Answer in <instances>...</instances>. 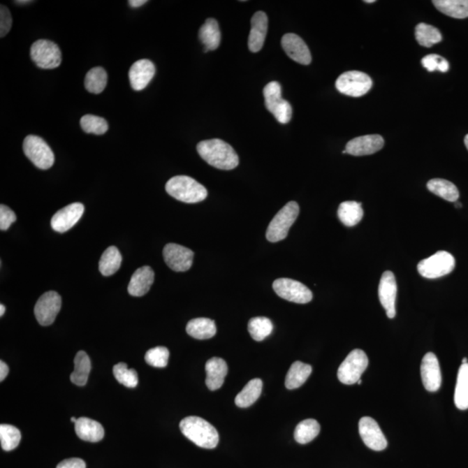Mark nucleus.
I'll return each mask as SVG.
<instances>
[{
	"label": "nucleus",
	"instance_id": "1",
	"mask_svg": "<svg viewBox=\"0 0 468 468\" xmlns=\"http://www.w3.org/2000/svg\"><path fill=\"white\" fill-rule=\"evenodd\" d=\"M197 152L208 164L221 170H232L240 160L231 145L219 139L203 140L198 143Z\"/></svg>",
	"mask_w": 468,
	"mask_h": 468
},
{
	"label": "nucleus",
	"instance_id": "2",
	"mask_svg": "<svg viewBox=\"0 0 468 468\" xmlns=\"http://www.w3.org/2000/svg\"><path fill=\"white\" fill-rule=\"evenodd\" d=\"M180 430L185 437L200 448L212 449L219 444L218 431L200 417H186L180 423Z\"/></svg>",
	"mask_w": 468,
	"mask_h": 468
},
{
	"label": "nucleus",
	"instance_id": "3",
	"mask_svg": "<svg viewBox=\"0 0 468 468\" xmlns=\"http://www.w3.org/2000/svg\"><path fill=\"white\" fill-rule=\"evenodd\" d=\"M169 196L185 203H198L207 197L206 187L186 175L171 178L165 187Z\"/></svg>",
	"mask_w": 468,
	"mask_h": 468
},
{
	"label": "nucleus",
	"instance_id": "4",
	"mask_svg": "<svg viewBox=\"0 0 468 468\" xmlns=\"http://www.w3.org/2000/svg\"><path fill=\"white\" fill-rule=\"evenodd\" d=\"M300 214V206L295 201H290L272 219L266 231V239L275 243L286 239L289 230Z\"/></svg>",
	"mask_w": 468,
	"mask_h": 468
},
{
	"label": "nucleus",
	"instance_id": "5",
	"mask_svg": "<svg viewBox=\"0 0 468 468\" xmlns=\"http://www.w3.org/2000/svg\"><path fill=\"white\" fill-rule=\"evenodd\" d=\"M455 268V258L448 251H440L430 258L423 259L417 270L423 278L434 279L449 275Z\"/></svg>",
	"mask_w": 468,
	"mask_h": 468
},
{
	"label": "nucleus",
	"instance_id": "6",
	"mask_svg": "<svg viewBox=\"0 0 468 468\" xmlns=\"http://www.w3.org/2000/svg\"><path fill=\"white\" fill-rule=\"evenodd\" d=\"M23 150L25 156L36 167L47 170L52 167L55 156L50 147L44 139L30 135L24 140Z\"/></svg>",
	"mask_w": 468,
	"mask_h": 468
},
{
	"label": "nucleus",
	"instance_id": "7",
	"mask_svg": "<svg viewBox=\"0 0 468 468\" xmlns=\"http://www.w3.org/2000/svg\"><path fill=\"white\" fill-rule=\"evenodd\" d=\"M263 93H264L266 109L280 124H288L293 116V109L289 102L282 98V87L279 82H269Z\"/></svg>",
	"mask_w": 468,
	"mask_h": 468
},
{
	"label": "nucleus",
	"instance_id": "8",
	"mask_svg": "<svg viewBox=\"0 0 468 468\" xmlns=\"http://www.w3.org/2000/svg\"><path fill=\"white\" fill-rule=\"evenodd\" d=\"M368 365L369 359L365 352L356 349L342 363L337 372L338 379L346 385L358 383Z\"/></svg>",
	"mask_w": 468,
	"mask_h": 468
},
{
	"label": "nucleus",
	"instance_id": "9",
	"mask_svg": "<svg viewBox=\"0 0 468 468\" xmlns=\"http://www.w3.org/2000/svg\"><path fill=\"white\" fill-rule=\"evenodd\" d=\"M31 57L36 66L45 70L55 69L62 62V53L59 45L45 39L36 41L31 45Z\"/></svg>",
	"mask_w": 468,
	"mask_h": 468
},
{
	"label": "nucleus",
	"instance_id": "10",
	"mask_svg": "<svg viewBox=\"0 0 468 468\" xmlns=\"http://www.w3.org/2000/svg\"><path fill=\"white\" fill-rule=\"evenodd\" d=\"M372 78L361 71H347L342 74L336 82V88L344 95L359 97L368 93L372 89Z\"/></svg>",
	"mask_w": 468,
	"mask_h": 468
},
{
	"label": "nucleus",
	"instance_id": "11",
	"mask_svg": "<svg viewBox=\"0 0 468 468\" xmlns=\"http://www.w3.org/2000/svg\"><path fill=\"white\" fill-rule=\"evenodd\" d=\"M272 288L279 297L293 303L307 304L312 300V291L297 280L279 279L273 282Z\"/></svg>",
	"mask_w": 468,
	"mask_h": 468
},
{
	"label": "nucleus",
	"instance_id": "12",
	"mask_svg": "<svg viewBox=\"0 0 468 468\" xmlns=\"http://www.w3.org/2000/svg\"><path fill=\"white\" fill-rule=\"evenodd\" d=\"M62 305L60 295L56 291H47L43 294L35 305L34 314L37 321L43 326L52 325Z\"/></svg>",
	"mask_w": 468,
	"mask_h": 468
},
{
	"label": "nucleus",
	"instance_id": "13",
	"mask_svg": "<svg viewBox=\"0 0 468 468\" xmlns=\"http://www.w3.org/2000/svg\"><path fill=\"white\" fill-rule=\"evenodd\" d=\"M193 251L180 244H166L163 258L166 264L175 272H187L193 265Z\"/></svg>",
	"mask_w": 468,
	"mask_h": 468
},
{
	"label": "nucleus",
	"instance_id": "14",
	"mask_svg": "<svg viewBox=\"0 0 468 468\" xmlns=\"http://www.w3.org/2000/svg\"><path fill=\"white\" fill-rule=\"evenodd\" d=\"M359 434L365 444L374 451H383L388 441L379 425L372 417H363L359 421Z\"/></svg>",
	"mask_w": 468,
	"mask_h": 468
},
{
	"label": "nucleus",
	"instance_id": "15",
	"mask_svg": "<svg viewBox=\"0 0 468 468\" xmlns=\"http://www.w3.org/2000/svg\"><path fill=\"white\" fill-rule=\"evenodd\" d=\"M397 284L394 273L390 271L383 272L381 276L378 295L381 305H383L388 319H395V301H397Z\"/></svg>",
	"mask_w": 468,
	"mask_h": 468
},
{
	"label": "nucleus",
	"instance_id": "16",
	"mask_svg": "<svg viewBox=\"0 0 468 468\" xmlns=\"http://www.w3.org/2000/svg\"><path fill=\"white\" fill-rule=\"evenodd\" d=\"M85 206L82 203H72L57 211L52 218L50 225L54 231L66 233L77 224L84 214Z\"/></svg>",
	"mask_w": 468,
	"mask_h": 468
},
{
	"label": "nucleus",
	"instance_id": "17",
	"mask_svg": "<svg viewBox=\"0 0 468 468\" xmlns=\"http://www.w3.org/2000/svg\"><path fill=\"white\" fill-rule=\"evenodd\" d=\"M421 379L425 388L430 392H437L441 385V372L437 356L428 352L424 356L421 366Z\"/></svg>",
	"mask_w": 468,
	"mask_h": 468
},
{
	"label": "nucleus",
	"instance_id": "18",
	"mask_svg": "<svg viewBox=\"0 0 468 468\" xmlns=\"http://www.w3.org/2000/svg\"><path fill=\"white\" fill-rule=\"evenodd\" d=\"M284 52L290 59L304 66L312 63L311 52L300 36L294 34H288L284 36L281 41Z\"/></svg>",
	"mask_w": 468,
	"mask_h": 468
},
{
	"label": "nucleus",
	"instance_id": "19",
	"mask_svg": "<svg viewBox=\"0 0 468 468\" xmlns=\"http://www.w3.org/2000/svg\"><path fill=\"white\" fill-rule=\"evenodd\" d=\"M383 146L384 140L381 136H363L350 140L345 151L354 156H370L380 151Z\"/></svg>",
	"mask_w": 468,
	"mask_h": 468
},
{
	"label": "nucleus",
	"instance_id": "20",
	"mask_svg": "<svg viewBox=\"0 0 468 468\" xmlns=\"http://www.w3.org/2000/svg\"><path fill=\"white\" fill-rule=\"evenodd\" d=\"M156 74V66L149 59L136 61L129 71V82L136 92L142 91L149 85Z\"/></svg>",
	"mask_w": 468,
	"mask_h": 468
},
{
	"label": "nucleus",
	"instance_id": "21",
	"mask_svg": "<svg viewBox=\"0 0 468 468\" xmlns=\"http://www.w3.org/2000/svg\"><path fill=\"white\" fill-rule=\"evenodd\" d=\"M268 17L264 12H257L251 17V31L248 47L251 52H258L263 48L268 34Z\"/></svg>",
	"mask_w": 468,
	"mask_h": 468
},
{
	"label": "nucleus",
	"instance_id": "22",
	"mask_svg": "<svg viewBox=\"0 0 468 468\" xmlns=\"http://www.w3.org/2000/svg\"><path fill=\"white\" fill-rule=\"evenodd\" d=\"M154 280V272L149 266L140 268L132 275L128 291L133 297H142L149 293Z\"/></svg>",
	"mask_w": 468,
	"mask_h": 468
},
{
	"label": "nucleus",
	"instance_id": "23",
	"mask_svg": "<svg viewBox=\"0 0 468 468\" xmlns=\"http://www.w3.org/2000/svg\"><path fill=\"white\" fill-rule=\"evenodd\" d=\"M207 379L206 384L210 390H219L224 383L225 378L228 374V368L225 360L219 358H212L206 363Z\"/></svg>",
	"mask_w": 468,
	"mask_h": 468
},
{
	"label": "nucleus",
	"instance_id": "24",
	"mask_svg": "<svg viewBox=\"0 0 468 468\" xmlns=\"http://www.w3.org/2000/svg\"><path fill=\"white\" fill-rule=\"evenodd\" d=\"M75 431L78 437L82 441L98 442L104 437V430L102 425L86 417H81L75 423Z\"/></svg>",
	"mask_w": 468,
	"mask_h": 468
},
{
	"label": "nucleus",
	"instance_id": "25",
	"mask_svg": "<svg viewBox=\"0 0 468 468\" xmlns=\"http://www.w3.org/2000/svg\"><path fill=\"white\" fill-rule=\"evenodd\" d=\"M199 38L205 47V52L217 49L221 41V31H219L217 21L214 19L207 20L200 29Z\"/></svg>",
	"mask_w": 468,
	"mask_h": 468
},
{
	"label": "nucleus",
	"instance_id": "26",
	"mask_svg": "<svg viewBox=\"0 0 468 468\" xmlns=\"http://www.w3.org/2000/svg\"><path fill=\"white\" fill-rule=\"evenodd\" d=\"M186 330L189 336L196 339H210L215 336L216 326L214 320L205 318L194 319L187 325Z\"/></svg>",
	"mask_w": 468,
	"mask_h": 468
},
{
	"label": "nucleus",
	"instance_id": "27",
	"mask_svg": "<svg viewBox=\"0 0 468 468\" xmlns=\"http://www.w3.org/2000/svg\"><path fill=\"white\" fill-rule=\"evenodd\" d=\"M337 216L340 221L349 228L358 225L363 217L362 203L356 201H344L338 207Z\"/></svg>",
	"mask_w": 468,
	"mask_h": 468
},
{
	"label": "nucleus",
	"instance_id": "28",
	"mask_svg": "<svg viewBox=\"0 0 468 468\" xmlns=\"http://www.w3.org/2000/svg\"><path fill=\"white\" fill-rule=\"evenodd\" d=\"M74 372L71 374V383L77 386H85L92 370V362L87 353L78 351L74 360Z\"/></svg>",
	"mask_w": 468,
	"mask_h": 468
},
{
	"label": "nucleus",
	"instance_id": "29",
	"mask_svg": "<svg viewBox=\"0 0 468 468\" xmlns=\"http://www.w3.org/2000/svg\"><path fill=\"white\" fill-rule=\"evenodd\" d=\"M312 372V367L297 361L291 366L286 377V387L288 390H296L303 385Z\"/></svg>",
	"mask_w": 468,
	"mask_h": 468
},
{
	"label": "nucleus",
	"instance_id": "30",
	"mask_svg": "<svg viewBox=\"0 0 468 468\" xmlns=\"http://www.w3.org/2000/svg\"><path fill=\"white\" fill-rule=\"evenodd\" d=\"M427 189L442 199L456 203L460 197L458 189L453 183L444 179H432L427 184Z\"/></svg>",
	"mask_w": 468,
	"mask_h": 468
},
{
	"label": "nucleus",
	"instance_id": "31",
	"mask_svg": "<svg viewBox=\"0 0 468 468\" xmlns=\"http://www.w3.org/2000/svg\"><path fill=\"white\" fill-rule=\"evenodd\" d=\"M433 3L446 16L455 19L468 17V0H434Z\"/></svg>",
	"mask_w": 468,
	"mask_h": 468
},
{
	"label": "nucleus",
	"instance_id": "32",
	"mask_svg": "<svg viewBox=\"0 0 468 468\" xmlns=\"http://www.w3.org/2000/svg\"><path fill=\"white\" fill-rule=\"evenodd\" d=\"M262 387V381L258 379V378L251 380L244 386L242 391L237 395L235 404L239 408H248V407L253 405L259 397H261Z\"/></svg>",
	"mask_w": 468,
	"mask_h": 468
},
{
	"label": "nucleus",
	"instance_id": "33",
	"mask_svg": "<svg viewBox=\"0 0 468 468\" xmlns=\"http://www.w3.org/2000/svg\"><path fill=\"white\" fill-rule=\"evenodd\" d=\"M122 261V254L116 247H108L99 261L100 272L105 277L115 275L120 268Z\"/></svg>",
	"mask_w": 468,
	"mask_h": 468
},
{
	"label": "nucleus",
	"instance_id": "34",
	"mask_svg": "<svg viewBox=\"0 0 468 468\" xmlns=\"http://www.w3.org/2000/svg\"><path fill=\"white\" fill-rule=\"evenodd\" d=\"M455 403L457 409H468V363L460 366L457 376L455 392Z\"/></svg>",
	"mask_w": 468,
	"mask_h": 468
},
{
	"label": "nucleus",
	"instance_id": "35",
	"mask_svg": "<svg viewBox=\"0 0 468 468\" xmlns=\"http://www.w3.org/2000/svg\"><path fill=\"white\" fill-rule=\"evenodd\" d=\"M320 433V425L314 419L301 421L294 432L295 441L300 444H307L314 440Z\"/></svg>",
	"mask_w": 468,
	"mask_h": 468
},
{
	"label": "nucleus",
	"instance_id": "36",
	"mask_svg": "<svg viewBox=\"0 0 468 468\" xmlns=\"http://www.w3.org/2000/svg\"><path fill=\"white\" fill-rule=\"evenodd\" d=\"M108 82V75L102 67H95L86 74L85 85L89 92L100 94L104 91Z\"/></svg>",
	"mask_w": 468,
	"mask_h": 468
},
{
	"label": "nucleus",
	"instance_id": "37",
	"mask_svg": "<svg viewBox=\"0 0 468 468\" xmlns=\"http://www.w3.org/2000/svg\"><path fill=\"white\" fill-rule=\"evenodd\" d=\"M416 38L421 46L430 48L442 41V35L437 28L421 23L416 28Z\"/></svg>",
	"mask_w": 468,
	"mask_h": 468
},
{
	"label": "nucleus",
	"instance_id": "38",
	"mask_svg": "<svg viewBox=\"0 0 468 468\" xmlns=\"http://www.w3.org/2000/svg\"><path fill=\"white\" fill-rule=\"evenodd\" d=\"M273 325L268 318L265 316H257L251 319L248 323V331L255 341L261 342L271 335Z\"/></svg>",
	"mask_w": 468,
	"mask_h": 468
},
{
	"label": "nucleus",
	"instance_id": "39",
	"mask_svg": "<svg viewBox=\"0 0 468 468\" xmlns=\"http://www.w3.org/2000/svg\"><path fill=\"white\" fill-rule=\"evenodd\" d=\"M0 441L5 451H12L20 445L21 433L16 427L8 424H1L0 426Z\"/></svg>",
	"mask_w": 468,
	"mask_h": 468
},
{
	"label": "nucleus",
	"instance_id": "40",
	"mask_svg": "<svg viewBox=\"0 0 468 468\" xmlns=\"http://www.w3.org/2000/svg\"><path fill=\"white\" fill-rule=\"evenodd\" d=\"M82 131L87 134L103 135L109 129V125L105 119L94 115H85L80 120Z\"/></svg>",
	"mask_w": 468,
	"mask_h": 468
},
{
	"label": "nucleus",
	"instance_id": "41",
	"mask_svg": "<svg viewBox=\"0 0 468 468\" xmlns=\"http://www.w3.org/2000/svg\"><path fill=\"white\" fill-rule=\"evenodd\" d=\"M114 376L119 383L127 388H136L138 384V374L134 369H129L124 363H119L113 368Z\"/></svg>",
	"mask_w": 468,
	"mask_h": 468
},
{
	"label": "nucleus",
	"instance_id": "42",
	"mask_svg": "<svg viewBox=\"0 0 468 468\" xmlns=\"http://www.w3.org/2000/svg\"><path fill=\"white\" fill-rule=\"evenodd\" d=\"M169 351L167 348L158 346L147 351L145 355V361L147 365L156 368H165L168 365Z\"/></svg>",
	"mask_w": 468,
	"mask_h": 468
},
{
	"label": "nucleus",
	"instance_id": "43",
	"mask_svg": "<svg viewBox=\"0 0 468 468\" xmlns=\"http://www.w3.org/2000/svg\"><path fill=\"white\" fill-rule=\"evenodd\" d=\"M16 219L17 216L15 212L10 210V208L6 206V205L0 206V229H1V231L8 230L10 225L16 221Z\"/></svg>",
	"mask_w": 468,
	"mask_h": 468
},
{
	"label": "nucleus",
	"instance_id": "44",
	"mask_svg": "<svg viewBox=\"0 0 468 468\" xmlns=\"http://www.w3.org/2000/svg\"><path fill=\"white\" fill-rule=\"evenodd\" d=\"M13 19L12 15L6 6L1 5L0 6V37L3 38L8 34L12 28Z\"/></svg>",
	"mask_w": 468,
	"mask_h": 468
},
{
	"label": "nucleus",
	"instance_id": "45",
	"mask_svg": "<svg viewBox=\"0 0 468 468\" xmlns=\"http://www.w3.org/2000/svg\"><path fill=\"white\" fill-rule=\"evenodd\" d=\"M442 59H444V57H441V56L435 55V54H430V55L424 57L423 59H421V64H423V66L427 71L434 72L438 71L439 63H440V61Z\"/></svg>",
	"mask_w": 468,
	"mask_h": 468
},
{
	"label": "nucleus",
	"instance_id": "46",
	"mask_svg": "<svg viewBox=\"0 0 468 468\" xmlns=\"http://www.w3.org/2000/svg\"><path fill=\"white\" fill-rule=\"evenodd\" d=\"M57 468H86V463L82 459L71 458L61 462Z\"/></svg>",
	"mask_w": 468,
	"mask_h": 468
},
{
	"label": "nucleus",
	"instance_id": "47",
	"mask_svg": "<svg viewBox=\"0 0 468 468\" xmlns=\"http://www.w3.org/2000/svg\"><path fill=\"white\" fill-rule=\"evenodd\" d=\"M9 373V368L6 363L0 362V381L6 379L7 374Z\"/></svg>",
	"mask_w": 468,
	"mask_h": 468
},
{
	"label": "nucleus",
	"instance_id": "48",
	"mask_svg": "<svg viewBox=\"0 0 468 468\" xmlns=\"http://www.w3.org/2000/svg\"><path fill=\"white\" fill-rule=\"evenodd\" d=\"M449 70V64L445 59H442L439 63L438 71L441 72H446Z\"/></svg>",
	"mask_w": 468,
	"mask_h": 468
},
{
	"label": "nucleus",
	"instance_id": "49",
	"mask_svg": "<svg viewBox=\"0 0 468 468\" xmlns=\"http://www.w3.org/2000/svg\"><path fill=\"white\" fill-rule=\"evenodd\" d=\"M147 2V1H146V0H129V5L131 7H134V8H136V7L145 5Z\"/></svg>",
	"mask_w": 468,
	"mask_h": 468
},
{
	"label": "nucleus",
	"instance_id": "50",
	"mask_svg": "<svg viewBox=\"0 0 468 468\" xmlns=\"http://www.w3.org/2000/svg\"><path fill=\"white\" fill-rule=\"evenodd\" d=\"M6 312V307L3 306V305H0V316H3L5 314Z\"/></svg>",
	"mask_w": 468,
	"mask_h": 468
},
{
	"label": "nucleus",
	"instance_id": "51",
	"mask_svg": "<svg viewBox=\"0 0 468 468\" xmlns=\"http://www.w3.org/2000/svg\"><path fill=\"white\" fill-rule=\"evenodd\" d=\"M464 142H465V145H466L467 149L468 150V135L466 136L465 140H464Z\"/></svg>",
	"mask_w": 468,
	"mask_h": 468
},
{
	"label": "nucleus",
	"instance_id": "52",
	"mask_svg": "<svg viewBox=\"0 0 468 468\" xmlns=\"http://www.w3.org/2000/svg\"><path fill=\"white\" fill-rule=\"evenodd\" d=\"M462 207V203H456V204H455V207H456V208H460V207Z\"/></svg>",
	"mask_w": 468,
	"mask_h": 468
},
{
	"label": "nucleus",
	"instance_id": "53",
	"mask_svg": "<svg viewBox=\"0 0 468 468\" xmlns=\"http://www.w3.org/2000/svg\"><path fill=\"white\" fill-rule=\"evenodd\" d=\"M16 3H20V5L22 3V5H24V3H31V1H16Z\"/></svg>",
	"mask_w": 468,
	"mask_h": 468
},
{
	"label": "nucleus",
	"instance_id": "54",
	"mask_svg": "<svg viewBox=\"0 0 468 468\" xmlns=\"http://www.w3.org/2000/svg\"><path fill=\"white\" fill-rule=\"evenodd\" d=\"M466 363H467V358H463L462 365H466Z\"/></svg>",
	"mask_w": 468,
	"mask_h": 468
},
{
	"label": "nucleus",
	"instance_id": "55",
	"mask_svg": "<svg viewBox=\"0 0 468 468\" xmlns=\"http://www.w3.org/2000/svg\"><path fill=\"white\" fill-rule=\"evenodd\" d=\"M365 2L369 3H374V2H376V1H374V0H365Z\"/></svg>",
	"mask_w": 468,
	"mask_h": 468
},
{
	"label": "nucleus",
	"instance_id": "56",
	"mask_svg": "<svg viewBox=\"0 0 468 468\" xmlns=\"http://www.w3.org/2000/svg\"><path fill=\"white\" fill-rule=\"evenodd\" d=\"M71 421H72V423H75V421H78V419H75V417H71Z\"/></svg>",
	"mask_w": 468,
	"mask_h": 468
},
{
	"label": "nucleus",
	"instance_id": "57",
	"mask_svg": "<svg viewBox=\"0 0 468 468\" xmlns=\"http://www.w3.org/2000/svg\"><path fill=\"white\" fill-rule=\"evenodd\" d=\"M362 383H363V381H362L361 379H360V380L358 381V384L360 385V384H362Z\"/></svg>",
	"mask_w": 468,
	"mask_h": 468
}]
</instances>
